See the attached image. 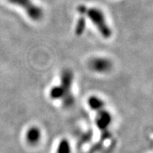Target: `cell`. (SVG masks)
I'll return each mask as SVG.
<instances>
[{
	"label": "cell",
	"mask_w": 153,
	"mask_h": 153,
	"mask_svg": "<svg viewBox=\"0 0 153 153\" xmlns=\"http://www.w3.org/2000/svg\"><path fill=\"white\" fill-rule=\"evenodd\" d=\"M73 82V73L71 70H64L61 76V83L59 87L62 93L61 100L65 107H69L74 104L75 99L72 95V86Z\"/></svg>",
	"instance_id": "obj_2"
},
{
	"label": "cell",
	"mask_w": 153,
	"mask_h": 153,
	"mask_svg": "<svg viewBox=\"0 0 153 153\" xmlns=\"http://www.w3.org/2000/svg\"><path fill=\"white\" fill-rule=\"evenodd\" d=\"M97 112V118L96 123L99 128V130L102 132L103 135H108L109 127L112 122V117L107 110L105 107L98 110Z\"/></svg>",
	"instance_id": "obj_4"
},
{
	"label": "cell",
	"mask_w": 153,
	"mask_h": 153,
	"mask_svg": "<svg viewBox=\"0 0 153 153\" xmlns=\"http://www.w3.org/2000/svg\"><path fill=\"white\" fill-rule=\"evenodd\" d=\"M8 2L16 6L21 8L28 17L33 21H40L44 17L42 8L35 3L33 0H7Z\"/></svg>",
	"instance_id": "obj_3"
},
{
	"label": "cell",
	"mask_w": 153,
	"mask_h": 153,
	"mask_svg": "<svg viewBox=\"0 0 153 153\" xmlns=\"http://www.w3.org/2000/svg\"><path fill=\"white\" fill-rule=\"evenodd\" d=\"M41 131L37 127H31L26 133V140L30 146H36L41 141Z\"/></svg>",
	"instance_id": "obj_6"
},
{
	"label": "cell",
	"mask_w": 153,
	"mask_h": 153,
	"mask_svg": "<svg viewBox=\"0 0 153 153\" xmlns=\"http://www.w3.org/2000/svg\"><path fill=\"white\" fill-rule=\"evenodd\" d=\"M78 12L79 13L80 15L87 16L89 20L97 27V29L103 37L108 39L112 36L111 28L108 25L104 13L102 10L96 7L88 8L85 5H80L78 7Z\"/></svg>",
	"instance_id": "obj_1"
},
{
	"label": "cell",
	"mask_w": 153,
	"mask_h": 153,
	"mask_svg": "<svg viewBox=\"0 0 153 153\" xmlns=\"http://www.w3.org/2000/svg\"><path fill=\"white\" fill-rule=\"evenodd\" d=\"M85 19H84V16L82 15V16L80 17L79 20L78 21L77 26H76V33L78 34H80V33H82V31L84 30V27H85Z\"/></svg>",
	"instance_id": "obj_9"
},
{
	"label": "cell",
	"mask_w": 153,
	"mask_h": 153,
	"mask_svg": "<svg viewBox=\"0 0 153 153\" xmlns=\"http://www.w3.org/2000/svg\"><path fill=\"white\" fill-rule=\"evenodd\" d=\"M88 103H89V107L94 111H97L105 107L104 102L97 96H92L89 97L88 100Z\"/></svg>",
	"instance_id": "obj_7"
},
{
	"label": "cell",
	"mask_w": 153,
	"mask_h": 153,
	"mask_svg": "<svg viewBox=\"0 0 153 153\" xmlns=\"http://www.w3.org/2000/svg\"><path fill=\"white\" fill-rule=\"evenodd\" d=\"M56 153H72V147L70 142L66 138H63L59 142Z\"/></svg>",
	"instance_id": "obj_8"
},
{
	"label": "cell",
	"mask_w": 153,
	"mask_h": 153,
	"mask_svg": "<svg viewBox=\"0 0 153 153\" xmlns=\"http://www.w3.org/2000/svg\"><path fill=\"white\" fill-rule=\"evenodd\" d=\"M89 68L98 73H106L112 69L113 63L109 58L97 57L92 58L89 62Z\"/></svg>",
	"instance_id": "obj_5"
}]
</instances>
